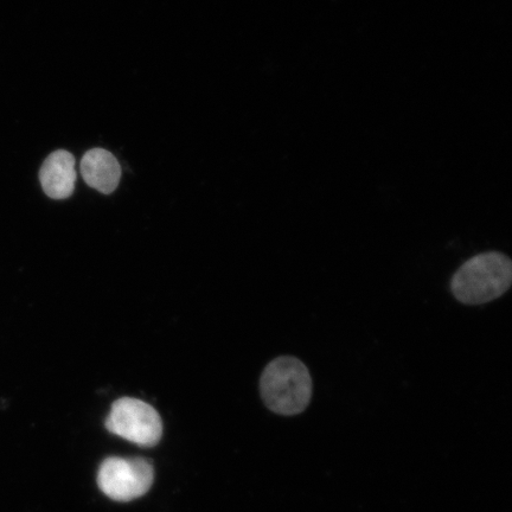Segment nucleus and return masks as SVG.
<instances>
[{
    "instance_id": "1",
    "label": "nucleus",
    "mask_w": 512,
    "mask_h": 512,
    "mask_svg": "<svg viewBox=\"0 0 512 512\" xmlns=\"http://www.w3.org/2000/svg\"><path fill=\"white\" fill-rule=\"evenodd\" d=\"M512 283V261L501 252L472 256L451 280V291L458 302L482 305L507 293Z\"/></svg>"
},
{
    "instance_id": "2",
    "label": "nucleus",
    "mask_w": 512,
    "mask_h": 512,
    "mask_svg": "<svg viewBox=\"0 0 512 512\" xmlns=\"http://www.w3.org/2000/svg\"><path fill=\"white\" fill-rule=\"evenodd\" d=\"M312 377L297 357L281 356L267 364L260 377V394L266 407L275 414L303 413L312 399Z\"/></svg>"
},
{
    "instance_id": "3",
    "label": "nucleus",
    "mask_w": 512,
    "mask_h": 512,
    "mask_svg": "<svg viewBox=\"0 0 512 512\" xmlns=\"http://www.w3.org/2000/svg\"><path fill=\"white\" fill-rule=\"evenodd\" d=\"M105 426L108 432L140 447L156 446L163 435V422L156 409L132 398L113 403Z\"/></svg>"
},
{
    "instance_id": "4",
    "label": "nucleus",
    "mask_w": 512,
    "mask_h": 512,
    "mask_svg": "<svg viewBox=\"0 0 512 512\" xmlns=\"http://www.w3.org/2000/svg\"><path fill=\"white\" fill-rule=\"evenodd\" d=\"M155 478L151 463L142 458H107L98 471L102 494L115 502H131L149 492Z\"/></svg>"
},
{
    "instance_id": "5",
    "label": "nucleus",
    "mask_w": 512,
    "mask_h": 512,
    "mask_svg": "<svg viewBox=\"0 0 512 512\" xmlns=\"http://www.w3.org/2000/svg\"><path fill=\"white\" fill-rule=\"evenodd\" d=\"M42 189L53 200H66L73 195L76 183L75 158L59 150L44 160L40 171Z\"/></svg>"
},
{
    "instance_id": "6",
    "label": "nucleus",
    "mask_w": 512,
    "mask_h": 512,
    "mask_svg": "<svg viewBox=\"0 0 512 512\" xmlns=\"http://www.w3.org/2000/svg\"><path fill=\"white\" fill-rule=\"evenodd\" d=\"M80 169L89 187L101 194L110 195L118 188L121 166L111 152L104 149L89 150L82 157Z\"/></svg>"
}]
</instances>
